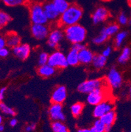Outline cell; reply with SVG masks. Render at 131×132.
I'll use <instances>...</instances> for the list:
<instances>
[{
	"mask_svg": "<svg viewBox=\"0 0 131 132\" xmlns=\"http://www.w3.org/2000/svg\"><path fill=\"white\" fill-rule=\"evenodd\" d=\"M83 9L76 4L70 5L66 11L60 16L58 23L62 27H68L79 24L83 16Z\"/></svg>",
	"mask_w": 131,
	"mask_h": 132,
	"instance_id": "cell-1",
	"label": "cell"
},
{
	"mask_svg": "<svg viewBox=\"0 0 131 132\" xmlns=\"http://www.w3.org/2000/svg\"><path fill=\"white\" fill-rule=\"evenodd\" d=\"M64 33L67 40L73 44L83 43L86 38L85 28L79 24L66 27Z\"/></svg>",
	"mask_w": 131,
	"mask_h": 132,
	"instance_id": "cell-2",
	"label": "cell"
},
{
	"mask_svg": "<svg viewBox=\"0 0 131 132\" xmlns=\"http://www.w3.org/2000/svg\"><path fill=\"white\" fill-rule=\"evenodd\" d=\"M30 16L31 21L35 24H47L49 22L45 15L43 5L33 3L30 6Z\"/></svg>",
	"mask_w": 131,
	"mask_h": 132,
	"instance_id": "cell-3",
	"label": "cell"
},
{
	"mask_svg": "<svg viewBox=\"0 0 131 132\" xmlns=\"http://www.w3.org/2000/svg\"><path fill=\"white\" fill-rule=\"evenodd\" d=\"M104 82L99 79H91L83 81L78 86V92L84 94H89L94 90L103 87Z\"/></svg>",
	"mask_w": 131,
	"mask_h": 132,
	"instance_id": "cell-4",
	"label": "cell"
},
{
	"mask_svg": "<svg viewBox=\"0 0 131 132\" xmlns=\"http://www.w3.org/2000/svg\"><path fill=\"white\" fill-rule=\"evenodd\" d=\"M48 64L55 68H65L68 66L66 56L60 51H56L49 55Z\"/></svg>",
	"mask_w": 131,
	"mask_h": 132,
	"instance_id": "cell-5",
	"label": "cell"
},
{
	"mask_svg": "<svg viewBox=\"0 0 131 132\" xmlns=\"http://www.w3.org/2000/svg\"><path fill=\"white\" fill-rule=\"evenodd\" d=\"M107 81L111 88L117 89L122 85L123 77L121 73L116 68H112L107 75Z\"/></svg>",
	"mask_w": 131,
	"mask_h": 132,
	"instance_id": "cell-6",
	"label": "cell"
},
{
	"mask_svg": "<svg viewBox=\"0 0 131 132\" xmlns=\"http://www.w3.org/2000/svg\"><path fill=\"white\" fill-rule=\"evenodd\" d=\"M113 107L114 106L112 103L110 101H104L101 102L100 103L94 106L92 114L96 118L100 119L102 116H104L107 112L113 110Z\"/></svg>",
	"mask_w": 131,
	"mask_h": 132,
	"instance_id": "cell-7",
	"label": "cell"
},
{
	"mask_svg": "<svg viewBox=\"0 0 131 132\" xmlns=\"http://www.w3.org/2000/svg\"><path fill=\"white\" fill-rule=\"evenodd\" d=\"M49 114L50 119L53 121L63 122L66 119V116L63 112L62 104L53 103L49 109Z\"/></svg>",
	"mask_w": 131,
	"mask_h": 132,
	"instance_id": "cell-8",
	"label": "cell"
},
{
	"mask_svg": "<svg viewBox=\"0 0 131 132\" xmlns=\"http://www.w3.org/2000/svg\"><path fill=\"white\" fill-rule=\"evenodd\" d=\"M31 32L36 39L43 40L49 36V29L46 24H33L31 26Z\"/></svg>",
	"mask_w": 131,
	"mask_h": 132,
	"instance_id": "cell-9",
	"label": "cell"
},
{
	"mask_svg": "<svg viewBox=\"0 0 131 132\" xmlns=\"http://www.w3.org/2000/svg\"><path fill=\"white\" fill-rule=\"evenodd\" d=\"M64 36L60 29H54L50 31L47 37V44L50 48H56L59 45Z\"/></svg>",
	"mask_w": 131,
	"mask_h": 132,
	"instance_id": "cell-10",
	"label": "cell"
},
{
	"mask_svg": "<svg viewBox=\"0 0 131 132\" xmlns=\"http://www.w3.org/2000/svg\"><path fill=\"white\" fill-rule=\"evenodd\" d=\"M104 97H105V93L102 87V88L97 89L89 93L86 98V101L89 105L96 106L101 102L104 101Z\"/></svg>",
	"mask_w": 131,
	"mask_h": 132,
	"instance_id": "cell-11",
	"label": "cell"
},
{
	"mask_svg": "<svg viewBox=\"0 0 131 132\" xmlns=\"http://www.w3.org/2000/svg\"><path fill=\"white\" fill-rule=\"evenodd\" d=\"M110 16V12L106 7H99L97 8L92 15V20L94 24L105 22Z\"/></svg>",
	"mask_w": 131,
	"mask_h": 132,
	"instance_id": "cell-12",
	"label": "cell"
},
{
	"mask_svg": "<svg viewBox=\"0 0 131 132\" xmlns=\"http://www.w3.org/2000/svg\"><path fill=\"white\" fill-rule=\"evenodd\" d=\"M67 97L66 87L64 86H58L55 89L51 95V101L53 103L62 104Z\"/></svg>",
	"mask_w": 131,
	"mask_h": 132,
	"instance_id": "cell-13",
	"label": "cell"
},
{
	"mask_svg": "<svg viewBox=\"0 0 131 132\" xmlns=\"http://www.w3.org/2000/svg\"><path fill=\"white\" fill-rule=\"evenodd\" d=\"M43 8L49 21H56L59 20L60 14L56 9L53 2H47L44 3Z\"/></svg>",
	"mask_w": 131,
	"mask_h": 132,
	"instance_id": "cell-14",
	"label": "cell"
},
{
	"mask_svg": "<svg viewBox=\"0 0 131 132\" xmlns=\"http://www.w3.org/2000/svg\"><path fill=\"white\" fill-rule=\"evenodd\" d=\"M13 53L19 59L26 60L30 55L31 47L28 44H20L19 45L13 48Z\"/></svg>",
	"mask_w": 131,
	"mask_h": 132,
	"instance_id": "cell-15",
	"label": "cell"
},
{
	"mask_svg": "<svg viewBox=\"0 0 131 132\" xmlns=\"http://www.w3.org/2000/svg\"><path fill=\"white\" fill-rule=\"evenodd\" d=\"M94 54L92 51L87 48L85 47L79 51V63L83 64H89L92 63L94 58Z\"/></svg>",
	"mask_w": 131,
	"mask_h": 132,
	"instance_id": "cell-16",
	"label": "cell"
},
{
	"mask_svg": "<svg viewBox=\"0 0 131 132\" xmlns=\"http://www.w3.org/2000/svg\"><path fill=\"white\" fill-rule=\"evenodd\" d=\"M5 38L7 46L12 48V49L20 45V42H21V39H20V36L15 32L9 33L5 37Z\"/></svg>",
	"mask_w": 131,
	"mask_h": 132,
	"instance_id": "cell-17",
	"label": "cell"
},
{
	"mask_svg": "<svg viewBox=\"0 0 131 132\" xmlns=\"http://www.w3.org/2000/svg\"><path fill=\"white\" fill-rule=\"evenodd\" d=\"M38 72L41 76L43 78H49L53 76L56 72V68L51 67L49 64L39 66Z\"/></svg>",
	"mask_w": 131,
	"mask_h": 132,
	"instance_id": "cell-18",
	"label": "cell"
},
{
	"mask_svg": "<svg viewBox=\"0 0 131 132\" xmlns=\"http://www.w3.org/2000/svg\"><path fill=\"white\" fill-rule=\"evenodd\" d=\"M66 59L68 65L72 67L77 66L79 63V52L73 49H71L70 51L67 54Z\"/></svg>",
	"mask_w": 131,
	"mask_h": 132,
	"instance_id": "cell-19",
	"label": "cell"
},
{
	"mask_svg": "<svg viewBox=\"0 0 131 132\" xmlns=\"http://www.w3.org/2000/svg\"><path fill=\"white\" fill-rule=\"evenodd\" d=\"M116 112L115 110H111L110 112H107L106 114L100 118L101 121L106 125V126H112L116 120Z\"/></svg>",
	"mask_w": 131,
	"mask_h": 132,
	"instance_id": "cell-20",
	"label": "cell"
},
{
	"mask_svg": "<svg viewBox=\"0 0 131 132\" xmlns=\"http://www.w3.org/2000/svg\"><path fill=\"white\" fill-rule=\"evenodd\" d=\"M107 62V58L104 57L102 54L96 55L94 56L92 64L96 69H102L105 67Z\"/></svg>",
	"mask_w": 131,
	"mask_h": 132,
	"instance_id": "cell-21",
	"label": "cell"
},
{
	"mask_svg": "<svg viewBox=\"0 0 131 132\" xmlns=\"http://www.w3.org/2000/svg\"><path fill=\"white\" fill-rule=\"evenodd\" d=\"M52 2L60 15L66 11L70 6L68 0H53Z\"/></svg>",
	"mask_w": 131,
	"mask_h": 132,
	"instance_id": "cell-22",
	"label": "cell"
},
{
	"mask_svg": "<svg viewBox=\"0 0 131 132\" xmlns=\"http://www.w3.org/2000/svg\"><path fill=\"white\" fill-rule=\"evenodd\" d=\"M131 55V50L128 47H125L118 57L119 63L124 64L128 62Z\"/></svg>",
	"mask_w": 131,
	"mask_h": 132,
	"instance_id": "cell-23",
	"label": "cell"
},
{
	"mask_svg": "<svg viewBox=\"0 0 131 132\" xmlns=\"http://www.w3.org/2000/svg\"><path fill=\"white\" fill-rule=\"evenodd\" d=\"M103 30L110 38L113 36L116 35L119 32V26L117 24L115 23L110 24L107 26H106L105 28H104Z\"/></svg>",
	"mask_w": 131,
	"mask_h": 132,
	"instance_id": "cell-24",
	"label": "cell"
},
{
	"mask_svg": "<svg viewBox=\"0 0 131 132\" xmlns=\"http://www.w3.org/2000/svg\"><path fill=\"white\" fill-rule=\"evenodd\" d=\"M128 33L126 31H121L115 35V46L116 48H119L123 45V42L127 38Z\"/></svg>",
	"mask_w": 131,
	"mask_h": 132,
	"instance_id": "cell-25",
	"label": "cell"
},
{
	"mask_svg": "<svg viewBox=\"0 0 131 132\" xmlns=\"http://www.w3.org/2000/svg\"><path fill=\"white\" fill-rule=\"evenodd\" d=\"M84 105L82 103H75L74 105H72L71 106V112L72 115L75 117H78L80 116L81 112H83V110Z\"/></svg>",
	"mask_w": 131,
	"mask_h": 132,
	"instance_id": "cell-26",
	"label": "cell"
},
{
	"mask_svg": "<svg viewBox=\"0 0 131 132\" xmlns=\"http://www.w3.org/2000/svg\"><path fill=\"white\" fill-rule=\"evenodd\" d=\"M108 38H109L108 36L104 32V31L102 29L98 36L93 38L92 42L96 45H101V44L105 43L108 40Z\"/></svg>",
	"mask_w": 131,
	"mask_h": 132,
	"instance_id": "cell-27",
	"label": "cell"
},
{
	"mask_svg": "<svg viewBox=\"0 0 131 132\" xmlns=\"http://www.w3.org/2000/svg\"><path fill=\"white\" fill-rule=\"evenodd\" d=\"M91 129L92 132H106V125L100 119H98L94 122Z\"/></svg>",
	"mask_w": 131,
	"mask_h": 132,
	"instance_id": "cell-28",
	"label": "cell"
},
{
	"mask_svg": "<svg viewBox=\"0 0 131 132\" xmlns=\"http://www.w3.org/2000/svg\"><path fill=\"white\" fill-rule=\"evenodd\" d=\"M0 110L3 114L8 115V116H14L16 115V112L14 109H12L10 106H7L6 104H5L4 103H2V102L0 103Z\"/></svg>",
	"mask_w": 131,
	"mask_h": 132,
	"instance_id": "cell-29",
	"label": "cell"
},
{
	"mask_svg": "<svg viewBox=\"0 0 131 132\" xmlns=\"http://www.w3.org/2000/svg\"><path fill=\"white\" fill-rule=\"evenodd\" d=\"M51 128L53 132H61L67 129L66 126L61 121H53L51 124Z\"/></svg>",
	"mask_w": 131,
	"mask_h": 132,
	"instance_id": "cell-30",
	"label": "cell"
},
{
	"mask_svg": "<svg viewBox=\"0 0 131 132\" xmlns=\"http://www.w3.org/2000/svg\"><path fill=\"white\" fill-rule=\"evenodd\" d=\"M3 3L9 7H16L22 5L28 2V0H2Z\"/></svg>",
	"mask_w": 131,
	"mask_h": 132,
	"instance_id": "cell-31",
	"label": "cell"
},
{
	"mask_svg": "<svg viewBox=\"0 0 131 132\" xmlns=\"http://www.w3.org/2000/svg\"><path fill=\"white\" fill-rule=\"evenodd\" d=\"M11 20V17L9 14H7L3 11H0V24L5 26Z\"/></svg>",
	"mask_w": 131,
	"mask_h": 132,
	"instance_id": "cell-32",
	"label": "cell"
},
{
	"mask_svg": "<svg viewBox=\"0 0 131 132\" xmlns=\"http://www.w3.org/2000/svg\"><path fill=\"white\" fill-rule=\"evenodd\" d=\"M117 21H118V23L121 26H125L127 24L129 23V17L125 12H121L118 15Z\"/></svg>",
	"mask_w": 131,
	"mask_h": 132,
	"instance_id": "cell-33",
	"label": "cell"
},
{
	"mask_svg": "<svg viewBox=\"0 0 131 132\" xmlns=\"http://www.w3.org/2000/svg\"><path fill=\"white\" fill-rule=\"evenodd\" d=\"M49 55L45 52H42L39 54V58H38V64L39 66L45 65V64H48L49 61Z\"/></svg>",
	"mask_w": 131,
	"mask_h": 132,
	"instance_id": "cell-34",
	"label": "cell"
},
{
	"mask_svg": "<svg viewBox=\"0 0 131 132\" xmlns=\"http://www.w3.org/2000/svg\"><path fill=\"white\" fill-rule=\"evenodd\" d=\"M111 51H112V49H111V47L110 46L106 47L105 49L103 50L102 52V55L104 57H106L107 58V57H108L110 55H111Z\"/></svg>",
	"mask_w": 131,
	"mask_h": 132,
	"instance_id": "cell-35",
	"label": "cell"
},
{
	"mask_svg": "<svg viewBox=\"0 0 131 132\" xmlns=\"http://www.w3.org/2000/svg\"><path fill=\"white\" fill-rule=\"evenodd\" d=\"M85 47V45L83 44V43H79V44H73V45H72V49H73V50H75V51L79 52V51L82 50L83 49H84Z\"/></svg>",
	"mask_w": 131,
	"mask_h": 132,
	"instance_id": "cell-36",
	"label": "cell"
},
{
	"mask_svg": "<svg viewBox=\"0 0 131 132\" xmlns=\"http://www.w3.org/2000/svg\"><path fill=\"white\" fill-rule=\"evenodd\" d=\"M9 53V51L8 50V49H7L6 47H3L0 49V57L1 58H4L8 56Z\"/></svg>",
	"mask_w": 131,
	"mask_h": 132,
	"instance_id": "cell-37",
	"label": "cell"
},
{
	"mask_svg": "<svg viewBox=\"0 0 131 132\" xmlns=\"http://www.w3.org/2000/svg\"><path fill=\"white\" fill-rule=\"evenodd\" d=\"M36 124L34 123H32L31 124L28 125L25 128V131L26 132H31L32 131H33L34 129H36Z\"/></svg>",
	"mask_w": 131,
	"mask_h": 132,
	"instance_id": "cell-38",
	"label": "cell"
},
{
	"mask_svg": "<svg viewBox=\"0 0 131 132\" xmlns=\"http://www.w3.org/2000/svg\"><path fill=\"white\" fill-rule=\"evenodd\" d=\"M6 45V38L3 36L0 35V49L5 47Z\"/></svg>",
	"mask_w": 131,
	"mask_h": 132,
	"instance_id": "cell-39",
	"label": "cell"
},
{
	"mask_svg": "<svg viewBox=\"0 0 131 132\" xmlns=\"http://www.w3.org/2000/svg\"><path fill=\"white\" fill-rule=\"evenodd\" d=\"M6 92V87H2L0 89V103L3 100L5 97V93Z\"/></svg>",
	"mask_w": 131,
	"mask_h": 132,
	"instance_id": "cell-40",
	"label": "cell"
},
{
	"mask_svg": "<svg viewBox=\"0 0 131 132\" xmlns=\"http://www.w3.org/2000/svg\"><path fill=\"white\" fill-rule=\"evenodd\" d=\"M9 123H10L11 126H12V127L16 126L18 123V120L16 119V118H13V119H11L10 120Z\"/></svg>",
	"mask_w": 131,
	"mask_h": 132,
	"instance_id": "cell-41",
	"label": "cell"
},
{
	"mask_svg": "<svg viewBox=\"0 0 131 132\" xmlns=\"http://www.w3.org/2000/svg\"><path fill=\"white\" fill-rule=\"evenodd\" d=\"M77 132H92L91 128H81L78 129Z\"/></svg>",
	"mask_w": 131,
	"mask_h": 132,
	"instance_id": "cell-42",
	"label": "cell"
},
{
	"mask_svg": "<svg viewBox=\"0 0 131 132\" xmlns=\"http://www.w3.org/2000/svg\"><path fill=\"white\" fill-rule=\"evenodd\" d=\"M111 129V126H106V132L110 131Z\"/></svg>",
	"mask_w": 131,
	"mask_h": 132,
	"instance_id": "cell-43",
	"label": "cell"
},
{
	"mask_svg": "<svg viewBox=\"0 0 131 132\" xmlns=\"http://www.w3.org/2000/svg\"><path fill=\"white\" fill-rule=\"evenodd\" d=\"M4 128H5V127L3 124L0 125V132L3 131L4 130Z\"/></svg>",
	"mask_w": 131,
	"mask_h": 132,
	"instance_id": "cell-44",
	"label": "cell"
},
{
	"mask_svg": "<svg viewBox=\"0 0 131 132\" xmlns=\"http://www.w3.org/2000/svg\"><path fill=\"white\" fill-rule=\"evenodd\" d=\"M128 95H129V98L131 99V86L129 88V91H128Z\"/></svg>",
	"mask_w": 131,
	"mask_h": 132,
	"instance_id": "cell-45",
	"label": "cell"
},
{
	"mask_svg": "<svg viewBox=\"0 0 131 132\" xmlns=\"http://www.w3.org/2000/svg\"><path fill=\"white\" fill-rule=\"evenodd\" d=\"M2 122H3V118L0 115V125L2 124Z\"/></svg>",
	"mask_w": 131,
	"mask_h": 132,
	"instance_id": "cell-46",
	"label": "cell"
},
{
	"mask_svg": "<svg viewBox=\"0 0 131 132\" xmlns=\"http://www.w3.org/2000/svg\"><path fill=\"white\" fill-rule=\"evenodd\" d=\"M129 23L131 24V10L130 12V16H129Z\"/></svg>",
	"mask_w": 131,
	"mask_h": 132,
	"instance_id": "cell-47",
	"label": "cell"
},
{
	"mask_svg": "<svg viewBox=\"0 0 131 132\" xmlns=\"http://www.w3.org/2000/svg\"><path fill=\"white\" fill-rule=\"evenodd\" d=\"M61 132H69V131H68V129H66V130H64V131H61Z\"/></svg>",
	"mask_w": 131,
	"mask_h": 132,
	"instance_id": "cell-48",
	"label": "cell"
},
{
	"mask_svg": "<svg viewBox=\"0 0 131 132\" xmlns=\"http://www.w3.org/2000/svg\"><path fill=\"white\" fill-rule=\"evenodd\" d=\"M128 3L130 5H131V0H128Z\"/></svg>",
	"mask_w": 131,
	"mask_h": 132,
	"instance_id": "cell-49",
	"label": "cell"
},
{
	"mask_svg": "<svg viewBox=\"0 0 131 132\" xmlns=\"http://www.w3.org/2000/svg\"><path fill=\"white\" fill-rule=\"evenodd\" d=\"M102 1H105V2H108V1H110V0H102Z\"/></svg>",
	"mask_w": 131,
	"mask_h": 132,
	"instance_id": "cell-50",
	"label": "cell"
},
{
	"mask_svg": "<svg viewBox=\"0 0 131 132\" xmlns=\"http://www.w3.org/2000/svg\"><path fill=\"white\" fill-rule=\"evenodd\" d=\"M2 25H1V24H0V30H1V28H2Z\"/></svg>",
	"mask_w": 131,
	"mask_h": 132,
	"instance_id": "cell-51",
	"label": "cell"
},
{
	"mask_svg": "<svg viewBox=\"0 0 131 132\" xmlns=\"http://www.w3.org/2000/svg\"><path fill=\"white\" fill-rule=\"evenodd\" d=\"M127 132H131V131H127Z\"/></svg>",
	"mask_w": 131,
	"mask_h": 132,
	"instance_id": "cell-52",
	"label": "cell"
}]
</instances>
